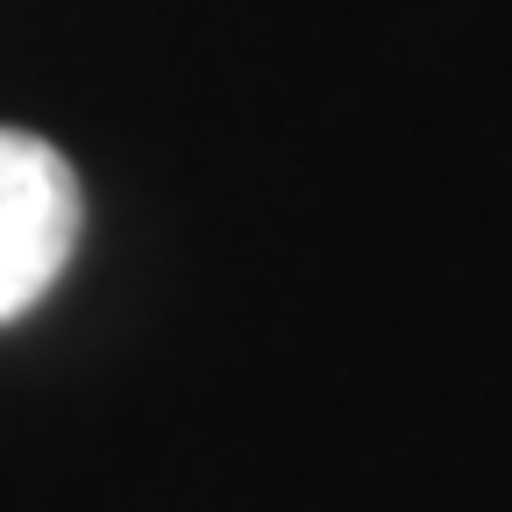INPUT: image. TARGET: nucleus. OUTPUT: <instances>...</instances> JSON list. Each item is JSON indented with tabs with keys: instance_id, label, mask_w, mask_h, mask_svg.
<instances>
[{
	"instance_id": "1",
	"label": "nucleus",
	"mask_w": 512,
	"mask_h": 512,
	"mask_svg": "<svg viewBox=\"0 0 512 512\" xmlns=\"http://www.w3.org/2000/svg\"><path fill=\"white\" fill-rule=\"evenodd\" d=\"M86 200L57 143L0 128V328L22 320L79 249Z\"/></svg>"
}]
</instances>
